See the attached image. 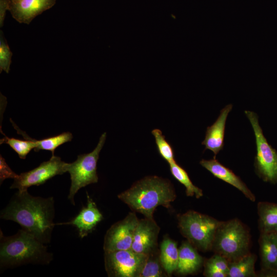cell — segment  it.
I'll use <instances>...</instances> for the list:
<instances>
[{"label": "cell", "instance_id": "obj_1", "mask_svg": "<svg viewBox=\"0 0 277 277\" xmlns=\"http://www.w3.org/2000/svg\"><path fill=\"white\" fill-rule=\"evenodd\" d=\"M52 197L33 196L27 190L18 191L2 210L1 218L19 224L43 244L50 242L55 215Z\"/></svg>", "mask_w": 277, "mask_h": 277}, {"label": "cell", "instance_id": "obj_2", "mask_svg": "<svg viewBox=\"0 0 277 277\" xmlns=\"http://www.w3.org/2000/svg\"><path fill=\"white\" fill-rule=\"evenodd\" d=\"M117 196L134 211L153 219L157 207L169 208L176 195L169 180L153 175L137 181Z\"/></svg>", "mask_w": 277, "mask_h": 277}, {"label": "cell", "instance_id": "obj_3", "mask_svg": "<svg viewBox=\"0 0 277 277\" xmlns=\"http://www.w3.org/2000/svg\"><path fill=\"white\" fill-rule=\"evenodd\" d=\"M0 264L1 268L16 267L29 263L49 264L52 254L44 244L24 229L5 236L1 230Z\"/></svg>", "mask_w": 277, "mask_h": 277}, {"label": "cell", "instance_id": "obj_4", "mask_svg": "<svg viewBox=\"0 0 277 277\" xmlns=\"http://www.w3.org/2000/svg\"><path fill=\"white\" fill-rule=\"evenodd\" d=\"M250 243L249 229L239 219H234L221 221L215 234L211 250L231 262L249 253Z\"/></svg>", "mask_w": 277, "mask_h": 277}, {"label": "cell", "instance_id": "obj_5", "mask_svg": "<svg viewBox=\"0 0 277 277\" xmlns=\"http://www.w3.org/2000/svg\"><path fill=\"white\" fill-rule=\"evenodd\" d=\"M221 221L208 215L189 210L178 216L182 234L197 250H211L216 231Z\"/></svg>", "mask_w": 277, "mask_h": 277}, {"label": "cell", "instance_id": "obj_6", "mask_svg": "<svg viewBox=\"0 0 277 277\" xmlns=\"http://www.w3.org/2000/svg\"><path fill=\"white\" fill-rule=\"evenodd\" d=\"M245 113L254 133L256 154L254 166L258 176L264 182L277 184V151L268 142L260 125L258 115L251 111Z\"/></svg>", "mask_w": 277, "mask_h": 277}, {"label": "cell", "instance_id": "obj_7", "mask_svg": "<svg viewBox=\"0 0 277 277\" xmlns=\"http://www.w3.org/2000/svg\"><path fill=\"white\" fill-rule=\"evenodd\" d=\"M106 138L104 132L100 138L95 148L87 154L78 155L76 161L67 164V170L70 173L71 186L68 199L75 205L74 197L79 189L98 182L97 163L99 154Z\"/></svg>", "mask_w": 277, "mask_h": 277}, {"label": "cell", "instance_id": "obj_8", "mask_svg": "<svg viewBox=\"0 0 277 277\" xmlns=\"http://www.w3.org/2000/svg\"><path fill=\"white\" fill-rule=\"evenodd\" d=\"M148 256L131 249L105 251V270L109 276L140 277Z\"/></svg>", "mask_w": 277, "mask_h": 277}, {"label": "cell", "instance_id": "obj_9", "mask_svg": "<svg viewBox=\"0 0 277 277\" xmlns=\"http://www.w3.org/2000/svg\"><path fill=\"white\" fill-rule=\"evenodd\" d=\"M67 164L62 161L61 157L53 155L49 161L43 162L37 167L18 175L14 179L10 188L23 191L32 186L43 184L54 176L67 172Z\"/></svg>", "mask_w": 277, "mask_h": 277}, {"label": "cell", "instance_id": "obj_10", "mask_svg": "<svg viewBox=\"0 0 277 277\" xmlns=\"http://www.w3.org/2000/svg\"><path fill=\"white\" fill-rule=\"evenodd\" d=\"M139 220L134 212H130L122 220L107 230L104 238V251L131 249Z\"/></svg>", "mask_w": 277, "mask_h": 277}, {"label": "cell", "instance_id": "obj_11", "mask_svg": "<svg viewBox=\"0 0 277 277\" xmlns=\"http://www.w3.org/2000/svg\"><path fill=\"white\" fill-rule=\"evenodd\" d=\"M160 228L153 219L139 220L131 249L137 253L147 255L156 252Z\"/></svg>", "mask_w": 277, "mask_h": 277}, {"label": "cell", "instance_id": "obj_12", "mask_svg": "<svg viewBox=\"0 0 277 277\" xmlns=\"http://www.w3.org/2000/svg\"><path fill=\"white\" fill-rule=\"evenodd\" d=\"M56 0H16L10 2L9 11L19 23L29 24L37 15L52 8Z\"/></svg>", "mask_w": 277, "mask_h": 277}, {"label": "cell", "instance_id": "obj_13", "mask_svg": "<svg viewBox=\"0 0 277 277\" xmlns=\"http://www.w3.org/2000/svg\"><path fill=\"white\" fill-rule=\"evenodd\" d=\"M87 203L78 214L70 221L57 223L56 225H72L77 228L79 236L83 238L91 233L97 225L103 219L102 213L95 203L87 192Z\"/></svg>", "mask_w": 277, "mask_h": 277}, {"label": "cell", "instance_id": "obj_14", "mask_svg": "<svg viewBox=\"0 0 277 277\" xmlns=\"http://www.w3.org/2000/svg\"><path fill=\"white\" fill-rule=\"evenodd\" d=\"M200 165L209 171L214 176L233 186L239 190L252 202L255 201V196L239 176L220 163L215 157L209 160H202Z\"/></svg>", "mask_w": 277, "mask_h": 277}, {"label": "cell", "instance_id": "obj_15", "mask_svg": "<svg viewBox=\"0 0 277 277\" xmlns=\"http://www.w3.org/2000/svg\"><path fill=\"white\" fill-rule=\"evenodd\" d=\"M232 108L231 104L224 107L215 122L207 128L202 144L205 146V150L209 149L213 152L214 157L223 148L226 120Z\"/></svg>", "mask_w": 277, "mask_h": 277}, {"label": "cell", "instance_id": "obj_16", "mask_svg": "<svg viewBox=\"0 0 277 277\" xmlns=\"http://www.w3.org/2000/svg\"><path fill=\"white\" fill-rule=\"evenodd\" d=\"M205 260L189 241H184L179 248V261L175 272L182 275L192 274L204 266Z\"/></svg>", "mask_w": 277, "mask_h": 277}, {"label": "cell", "instance_id": "obj_17", "mask_svg": "<svg viewBox=\"0 0 277 277\" xmlns=\"http://www.w3.org/2000/svg\"><path fill=\"white\" fill-rule=\"evenodd\" d=\"M259 244L261 269L277 271V233H260Z\"/></svg>", "mask_w": 277, "mask_h": 277}, {"label": "cell", "instance_id": "obj_18", "mask_svg": "<svg viewBox=\"0 0 277 277\" xmlns=\"http://www.w3.org/2000/svg\"><path fill=\"white\" fill-rule=\"evenodd\" d=\"M257 210L260 233H277V203L260 202Z\"/></svg>", "mask_w": 277, "mask_h": 277}, {"label": "cell", "instance_id": "obj_19", "mask_svg": "<svg viewBox=\"0 0 277 277\" xmlns=\"http://www.w3.org/2000/svg\"><path fill=\"white\" fill-rule=\"evenodd\" d=\"M160 259L162 265L168 276L176 271L179 261V248L177 243L165 237L160 246Z\"/></svg>", "mask_w": 277, "mask_h": 277}, {"label": "cell", "instance_id": "obj_20", "mask_svg": "<svg viewBox=\"0 0 277 277\" xmlns=\"http://www.w3.org/2000/svg\"><path fill=\"white\" fill-rule=\"evenodd\" d=\"M256 256L249 253L239 259L229 262L227 277H256L254 265Z\"/></svg>", "mask_w": 277, "mask_h": 277}, {"label": "cell", "instance_id": "obj_21", "mask_svg": "<svg viewBox=\"0 0 277 277\" xmlns=\"http://www.w3.org/2000/svg\"><path fill=\"white\" fill-rule=\"evenodd\" d=\"M14 128L17 132L22 135L25 141L16 139L13 137H9L6 136L2 131L1 132L4 135V137L1 140V144L6 143L8 144L18 155L22 159H25L28 154L33 149H34L37 144L25 132L21 130L10 119Z\"/></svg>", "mask_w": 277, "mask_h": 277}, {"label": "cell", "instance_id": "obj_22", "mask_svg": "<svg viewBox=\"0 0 277 277\" xmlns=\"http://www.w3.org/2000/svg\"><path fill=\"white\" fill-rule=\"evenodd\" d=\"M169 164L172 176L185 186L187 196H195L197 199L203 196L202 190L192 183L187 172L182 167L179 165L175 161Z\"/></svg>", "mask_w": 277, "mask_h": 277}, {"label": "cell", "instance_id": "obj_23", "mask_svg": "<svg viewBox=\"0 0 277 277\" xmlns=\"http://www.w3.org/2000/svg\"><path fill=\"white\" fill-rule=\"evenodd\" d=\"M73 137L70 132H65L56 136L46 138L41 140H36L32 138L37 144L34 149L37 152L40 150H48L52 152V156L54 155L55 150L60 145L70 142Z\"/></svg>", "mask_w": 277, "mask_h": 277}, {"label": "cell", "instance_id": "obj_24", "mask_svg": "<svg viewBox=\"0 0 277 277\" xmlns=\"http://www.w3.org/2000/svg\"><path fill=\"white\" fill-rule=\"evenodd\" d=\"M168 275L163 268L156 252L149 255L140 277H160Z\"/></svg>", "mask_w": 277, "mask_h": 277}, {"label": "cell", "instance_id": "obj_25", "mask_svg": "<svg viewBox=\"0 0 277 277\" xmlns=\"http://www.w3.org/2000/svg\"><path fill=\"white\" fill-rule=\"evenodd\" d=\"M151 133L155 138L160 155L169 164L175 161L172 147L166 141L162 131L159 129H155L152 131Z\"/></svg>", "mask_w": 277, "mask_h": 277}, {"label": "cell", "instance_id": "obj_26", "mask_svg": "<svg viewBox=\"0 0 277 277\" xmlns=\"http://www.w3.org/2000/svg\"><path fill=\"white\" fill-rule=\"evenodd\" d=\"M12 53L5 39L3 32L1 31L0 35V71L8 73L11 64Z\"/></svg>", "mask_w": 277, "mask_h": 277}, {"label": "cell", "instance_id": "obj_27", "mask_svg": "<svg viewBox=\"0 0 277 277\" xmlns=\"http://www.w3.org/2000/svg\"><path fill=\"white\" fill-rule=\"evenodd\" d=\"M229 262L221 255L214 253L209 259L205 260L204 266L210 267L226 273L227 275Z\"/></svg>", "mask_w": 277, "mask_h": 277}, {"label": "cell", "instance_id": "obj_28", "mask_svg": "<svg viewBox=\"0 0 277 277\" xmlns=\"http://www.w3.org/2000/svg\"><path fill=\"white\" fill-rule=\"evenodd\" d=\"M0 167L1 183L6 179H15L17 176L18 175L10 168L2 155H1Z\"/></svg>", "mask_w": 277, "mask_h": 277}, {"label": "cell", "instance_id": "obj_29", "mask_svg": "<svg viewBox=\"0 0 277 277\" xmlns=\"http://www.w3.org/2000/svg\"><path fill=\"white\" fill-rule=\"evenodd\" d=\"M204 275L207 277H227L226 273L216 269L204 266Z\"/></svg>", "mask_w": 277, "mask_h": 277}, {"label": "cell", "instance_id": "obj_30", "mask_svg": "<svg viewBox=\"0 0 277 277\" xmlns=\"http://www.w3.org/2000/svg\"><path fill=\"white\" fill-rule=\"evenodd\" d=\"M10 0H0V26L2 27L5 19L6 13L9 11Z\"/></svg>", "mask_w": 277, "mask_h": 277}, {"label": "cell", "instance_id": "obj_31", "mask_svg": "<svg viewBox=\"0 0 277 277\" xmlns=\"http://www.w3.org/2000/svg\"><path fill=\"white\" fill-rule=\"evenodd\" d=\"M257 276L277 277V271L261 269L257 273Z\"/></svg>", "mask_w": 277, "mask_h": 277}, {"label": "cell", "instance_id": "obj_32", "mask_svg": "<svg viewBox=\"0 0 277 277\" xmlns=\"http://www.w3.org/2000/svg\"><path fill=\"white\" fill-rule=\"evenodd\" d=\"M11 2H13V1H15L16 0H10Z\"/></svg>", "mask_w": 277, "mask_h": 277}]
</instances>
